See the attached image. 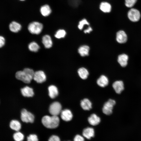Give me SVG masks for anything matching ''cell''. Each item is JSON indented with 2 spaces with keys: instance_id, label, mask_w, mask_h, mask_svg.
<instances>
[{
  "instance_id": "6",
  "label": "cell",
  "mask_w": 141,
  "mask_h": 141,
  "mask_svg": "<svg viewBox=\"0 0 141 141\" xmlns=\"http://www.w3.org/2000/svg\"><path fill=\"white\" fill-rule=\"evenodd\" d=\"M116 103L115 101L113 99H110L104 104L102 111L105 114L109 115L112 113L114 106Z\"/></svg>"
},
{
  "instance_id": "36",
  "label": "cell",
  "mask_w": 141,
  "mask_h": 141,
  "mask_svg": "<svg viewBox=\"0 0 141 141\" xmlns=\"http://www.w3.org/2000/svg\"><path fill=\"white\" fill-rule=\"evenodd\" d=\"M92 30V27L90 26H89L84 31V32L85 33H89L91 32Z\"/></svg>"
},
{
  "instance_id": "32",
  "label": "cell",
  "mask_w": 141,
  "mask_h": 141,
  "mask_svg": "<svg viewBox=\"0 0 141 141\" xmlns=\"http://www.w3.org/2000/svg\"><path fill=\"white\" fill-rule=\"evenodd\" d=\"M27 141H38L37 136L35 134H31L27 138Z\"/></svg>"
},
{
  "instance_id": "4",
  "label": "cell",
  "mask_w": 141,
  "mask_h": 141,
  "mask_svg": "<svg viewBox=\"0 0 141 141\" xmlns=\"http://www.w3.org/2000/svg\"><path fill=\"white\" fill-rule=\"evenodd\" d=\"M127 16L130 21L133 22H136L140 20L141 14L138 9L135 8H131L128 11Z\"/></svg>"
},
{
  "instance_id": "35",
  "label": "cell",
  "mask_w": 141,
  "mask_h": 141,
  "mask_svg": "<svg viewBox=\"0 0 141 141\" xmlns=\"http://www.w3.org/2000/svg\"><path fill=\"white\" fill-rule=\"evenodd\" d=\"M5 39L3 37L1 36L0 37V47H3L5 44Z\"/></svg>"
},
{
  "instance_id": "14",
  "label": "cell",
  "mask_w": 141,
  "mask_h": 141,
  "mask_svg": "<svg viewBox=\"0 0 141 141\" xmlns=\"http://www.w3.org/2000/svg\"><path fill=\"white\" fill-rule=\"evenodd\" d=\"M42 43L45 48H49L52 45V42L50 37L48 35H45L42 37Z\"/></svg>"
},
{
  "instance_id": "37",
  "label": "cell",
  "mask_w": 141,
  "mask_h": 141,
  "mask_svg": "<svg viewBox=\"0 0 141 141\" xmlns=\"http://www.w3.org/2000/svg\"><path fill=\"white\" fill-rule=\"evenodd\" d=\"M20 1H24L25 0H20Z\"/></svg>"
},
{
  "instance_id": "9",
  "label": "cell",
  "mask_w": 141,
  "mask_h": 141,
  "mask_svg": "<svg viewBox=\"0 0 141 141\" xmlns=\"http://www.w3.org/2000/svg\"><path fill=\"white\" fill-rule=\"evenodd\" d=\"M129 59V56L127 54L122 53L118 55L117 61L121 67L124 68L128 65Z\"/></svg>"
},
{
  "instance_id": "16",
  "label": "cell",
  "mask_w": 141,
  "mask_h": 141,
  "mask_svg": "<svg viewBox=\"0 0 141 141\" xmlns=\"http://www.w3.org/2000/svg\"><path fill=\"white\" fill-rule=\"evenodd\" d=\"M21 91L22 95L24 97H32L34 95L33 89L28 86H26L22 88Z\"/></svg>"
},
{
  "instance_id": "29",
  "label": "cell",
  "mask_w": 141,
  "mask_h": 141,
  "mask_svg": "<svg viewBox=\"0 0 141 141\" xmlns=\"http://www.w3.org/2000/svg\"><path fill=\"white\" fill-rule=\"evenodd\" d=\"M66 34V32L65 30L63 29H59L56 32L55 36L57 38L60 39L64 37Z\"/></svg>"
},
{
  "instance_id": "19",
  "label": "cell",
  "mask_w": 141,
  "mask_h": 141,
  "mask_svg": "<svg viewBox=\"0 0 141 141\" xmlns=\"http://www.w3.org/2000/svg\"><path fill=\"white\" fill-rule=\"evenodd\" d=\"M10 30L14 33H16L20 31L21 28V25L18 23L13 21L9 24V26Z\"/></svg>"
},
{
  "instance_id": "23",
  "label": "cell",
  "mask_w": 141,
  "mask_h": 141,
  "mask_svg": "<svg viewBox=\"0 0 141 141\" xmlns=\"http://www.w3.org/2000/svg\"><path fill=\"white\" fill-rule=\"evenodd\" d=\"M89 47L86 45H83L80 46L78 49V52L82 56H88L89 55Z\"/></svg>"
},
{
  "instance_id": "12",
  "label": "cell",
  "mask_w": 141,
  "mask_h": 141,
  "mask_svg": "<svg viewBox=\"0 0 141 141\" xmlns=\"http://www.w3.org/2000/svg\"><path fill=\"white\" fill-rule=\"evenodd\" d=\"M112 86L116 92L118 94L120 93L124 89V83L120 80L115 81Z\"/></svg>"
},
{
  "instance_id": "28",
  "label": "cell",
  "mask_w": 141,
  "mask_h": 141,
  "mask_svg": "<svg viewBox=\"0 0 141 141\" xmlns=\"http://www.w3.org/2000/svg\"><path fill=\"white\" fill-rule=\"evenodd\" d=\"M13 137L15 141H22L24 138V135L21 132L18 131L14 133Z\"/></svg>"
},
{
  "instance_id": "34",
  "label": "cell",
  "mask_w": 141,
  "mask_h": 141,
  "mask_svg": "<svg viewBox=\"0 0 141 141\" xmlns=\"http://www.w3.org/2000/svg\"><path fill=\"white\" fill-rule=\"evenodd\" d=\"M74 141H84V139L81 136L78 134L75 137Z\"/></svg>"
},
{
  "instance_id": "38",
  "label": "cell",
  "mask_w": 141,
  "mask_h": 141,
  "mask_svg": "<svg viewBox=\"0 0 141 141\" xmlns=\"http://www.w3.org/2000/svg\"></svg>"
},
{
  "instance_id": "10",
  "label": "cell",
  "mask_w": 141,
  "mask_h": 141,
  "mask_svg": "<svg viewBox=\"0 0 141 141\" xmlns=\"http://www.w3.org/2000/svg\"><path fill=\"white\" fill-rule=\"evenodd\" d=\"M33 79L38 83H42L46 80V77L44 72L39 70L34 72Z\"/></svg>"
},
{
  "instance_id": "22",
  "label": "cell",
  "mask_w": 141,
  "mask_h": 141,
  "mask_svg": "<svg viewBox=\"0 0 141 141\" xmlns=\"http://www.w3.org/2000/svg\"><path fill=\"white\" fill-rule=\"evenodd\" d=\"M40 11L42 15L44 16H49L51 13V10L50 7L46 4L42 6L40 8Z\"/></svg>"
},
{
  "instance_id": "1",
  "label": "cell",
  "mask_w": 141,
  "mask_h": 141,
  "mask_svg": "<svg viewBox=\"0 0 141 141\" xmlns=\"http://www.w3.org/2000/svg\"><path fill=\"white\" fill-rule=\"evenodd\" d=\"M34 72L32 69L26 68L23 70L17 72L15 75L16 78L26 83H29L33 79Z\"/></svg>"
},
{
  "instance_id": "11",
  "label": "cell",
  "mask_w": 141,
  "mask_h": 141,
  "mask_svg": "<svg viewBox=\"0 0 141 141\" xmlns=\"http://www.w3.org/2000/svg\"><path fill=\"white\" fill-rule=\"evenodd\" d=\"M99 10L104 13H110L111 10V6L110 4L106 1H102L100 3L99 5Z\"/></svg>"
},
{
  "instance_id": "3",
  "label": "cell",
  "mask_w": 141,
  "mask_h": 141,
  "mask_svg": "<svg viewBox=\"0 0 141 141\" xmlns=\"http://www.w3.org/2000/svg\"><path fill=\"white\" fill-rule=\"evenodd\" d=\"M43 27V25L42 24L38 22L34 21L29 24L28 29L31 33L38 34L41 32Z\"/></svg>"
},
{
  "instance_id": "5",
  "label": "cell",
  "mask_w": 141,
  "mask_h": 141,
  "mask_svg": "<svg viewBox=\"0 0 141 141\" xmlns=\"http://www.w3.org/2000/svg\"><path fill=\"white\" fill-rule=\"evenodd\" d=\"M115 40L119 44L126 43L128 40L127 34L124 30H120L117 31L115 34Z\"/></svg>"
},
{
  "instance_id": "7",
  "label": "cell",
  "mask_w": 141,
  "mask_h": 141,
  "mask_svg": "<svg viewBox=\"0 0 141 141\" xmlns=\"http://www.w3.org/2000/svg\"><path fill=\"white\" fill-rule=\"evenodd\" d=\"M62 106L58 102H55L50 105L49 109L50 113L52 115L57 116L61 113Z\"/></svg>"
},
{
  "instance_id": "21",
  "label": "cell",
  "mask_w": 141,
  "mask_h": 141,
  "mask_svg": "<svg viewBox=\"0 0 141 141\" xmlns=\"http://www.w3.org/2000/svg\"><path fill=\"white\" fill-rule=\"evenodd\" d=\"M80 105L82 108L85 110H89L92 108V103L87 98H85L81 101Z\"/></svg>"
},
{
  "instance_id": "33",
  "label": "cell",
  "mask_w": 141,
  "mask_h": 141,
  "mask_svg": "<svg viewBox=\"0 0 141 141\" xmlns=\"http://www.w3.org/2000/svg\"><path fill=\"white\" fill-rule=\"evenodd\" d=\"M48 141H60V139L58 136L53 135L49 138Z\"/></svg>"
},
{
  "instance_id": "17",
  "label": "cell",
  "mask_w": 141,
  "mask_h": 141,
  "mask_svg": "<svg viewBox=\"0 0 141 141\" xmlns=\"http://www.w3.org/2000/svg\"><path fill=\"white\" fill-rule=\"evenodd\" d=\"M89 123L93 126L98 125L100 122V118L95 114H92L88 118Z\"/></svg>"
},
{
  "instance_id": "18",
  "label": "cell",
  "mask_w": 141,
  "mask_h": 141,
  "mask_svg": "<svg viewBox=\"0 0 141 141\" xmlns=\"http://www.w3.org/2000/svg\"><path fill=\"white\" fill-rule=\"evenodd\" d=\"M109 80L107 77L104 75H101L98 79L97 83L99 86L104 87L108 85Z\"/></svg>"
},
{
  "instance_id": "27",
  "label": "cell",
  "mask_w": 141,
  "mask_h": 141,
  "mask_svg": "<svg viewBox=\"0 0 141 141\" xmlns=\"http://www.w3.org/2000/svg\"><path fill=\"white\" fill-rule=\"evenodd\" d=\"M89 25V22L85 18H83L79 21L78 27L79 29L81 30L85 25Z\"/></svg>"
},
{
  "instance_id": "2",
  "label": "cell",
  "mask_w": 141,
  "mask_h": 141,
  "mask_svg": "<svg viewBox=\"0 0 141 141\" xmlns=\"http://www.w3.org/2000/svg\"><path fill=\"white\" fill-rule=\"evenodd\" d=\"M42 122L45 127L49 128H55L58 126L60 120L57 116L45 115L42 118Z\"/></svg>"
},
{
  "instance_id": "26",
  "label": "cell",
  "mask_w": 141,
  "mask_h": 141,
  "mask_svg": "<svg viewBox=\"0 0 141 141\" xmlns=\"http://www.w3.org/2000/svg\"><path fill=\"white\" fill-rule=\"evenodd\" d=\"M28 48L31 51L36 52L38 51L39 48V46L36 43L33 42L29 44Z\"/></svg>"
},
{
  "instance_id": "25",
  "label": "cell",
  "mask_w": 141,
  "mask_h": 141,
  "mask_svg": "<svg viewBox=\"0 0 141 141\" xmlns=\"http://www.w3.org/2000/svg\"><path fill=\"white\" fill-rule=\"evenodd\" d=\"M78 72L80 77L83 79H86L89 74V73L87 70L84 67L79 68Z\"/></svg>"
},
{
  "instance_id": "13",
  "label": "cell",
  "mask_w": 141,
  "mask_h": 141,
  "mask_svg": "<svg viewBox=\"0 0 141 141\" xmlns=\"http://www.w3.org/2000/svg\"><path fill=\"white\" fill-rule=\"evenodd\" d=\"M61 116L63 120L68 121L71 120L73 117V115L70 110L65 109L62 111L61 113Z\"/></svg>"
},
{
  "instance_id": "31",
  "label": "cell",
  "mask_w": 141,
  "mask_h": 141,
  "mask_svg": "<svg viewBox=\"0 0 141 141\" xmlns=\"http://www.w3.org/2000/svg\"><path fill=\"white\" fill-rule=\"evenodd\" d=\"M68 2L71 6L76 7L79 5L81 2V0H69Z\"/></svg>"
},
{
  "instance_id": "30",
  "label": "cell",
  "mask_w": 141,
  "mask_h": 141,
  "mask_svg": "<svg viewBox=\"0 0 141 141\" xmlns=\"http://www.w3.org/2000/svg\"><path fill=\"white\" fill-rule=\"evenodd\" d=\"M137 0H125V4L127 7L131 8L134 6Z\"/></svg>"
},
{
  "instance_id": "15",
  "label": "cell",
  "mask_w": 141,
  "mask_h": 141,
  "mask_svg": "<svg viewBox=\"0 0 141 141\" xmlns=\"http://www.w3.org/2000/svg\"><path fill=\"white\" fill-rule=\"evenodd\" d=\"M82 134L84 137L87 139H90L94 136V130L91 127L87 128L83 130Z\"/></svg>"
},
{
  "instance_id": "24",
  "label": "cell",
  "mask_w": 141,
  "mask_h": 141,
  "mask_svg": "<svg viewBox=\"0 0 141 141\" xmlns=\"http://www.w3.org/2000/svg\"><path fill=\"white\" fill-rule=\"evenodd\" d=\"M9 126L11 129L16 131H18L21 128L20 123L16 120H11L10 122Z\"/></svg>"
},
{
  "instance_id": "8",
  "label": "cell",
  "mask_w": 141,
  "mask_h": 141,
  "mask_svg": "<svg viewBox=\"0 0 141 141\" xmlns=\"http://www.w3.org/2000/svg\"><path fill=\"white\" fill-rule=\"evenodd\" d=\"M21 118L22 121L26 123H33L34 120V115L25 109L22 110L21 112Z\"/></svg>"
},
{
  "instance_id": "20",
  "label": "cell",
  "mask_w": 141,
  "mask_h": 141,
  "mask_svg": "<svg viewBox=\"0 0 141 141\" xmlns=\"http://www.w3.org/2000/svg\"><path fill=\"white\" fill-rule=\"evenodd\" d=\"M49 95L51 98H55L58 94V91L57 87L55 86L51 85L48 88Z\"/></svg>"
}]
</instances>
